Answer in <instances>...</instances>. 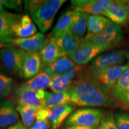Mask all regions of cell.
<instances>
[{
    "instance_id": "obj_20",
    "label": "cell",
    "mask_w": 129,
    "mask_h": 129,
    "mask_svg": "<svg viewBox=\"0 0 129 129\" xmlns=\"http://www.w3.org/2000/svg\"><path fill=\"white\" fill-rule=\"evenodd\" d=\"M38 53L41 58L43 66L51 63L62 56H65L56 44L54 38H48L46 44Z\"/></svg>"
},
{
    "instance_id": "obj_3",
    "label": "cell",
    "mask_w": 129,
    "mask_h": 129,
    "mask_svg": "<svg viewBox=\"0 0 129 129\" xmlns=\"http://www.w3.org/2000/svg\"><path fill=\"white\" fill-rule=\"evenodd\" d=\"M65 0H47L30 14L42 34L46 33L52 27L54 17Z\"/></svg>"
},
{
    "instance_id": "obj_2",
    "label": "cell",
    "mask_w": 129,
    "mask_h": 129,
    "mask_svg": "<svg viewBox=\"0 0 129 129\" xmlns=\"http://www.w3.org/2000/svg\"><path fill=\"white\" fill-rule=\"evenodd\" d=\"M129 50L122 48L112 50L101 54L91 61L90 65L80 72L77 77V79L84 78L87 75L93 72L115 66L121 65L126 60Z\"/></svg>"
},
{
    "instance_id": "obj_25",
    "label": "cell",
    "mask_w": 129,
    "mask_h": 129,
    "mask_svg": "<svg viewBox=\"0 0 129 129\" xmlns=\"http://www.w3.org/2000/svg\"><path fill=\"white\" fill-rule=\"evenodd\" d=\"M51 77L43 71L40 72L38 75L29 79L22 84L25 87L33 91L44 90L48 87L51 83Z\"/></svg>"
},
{
    "instance_id": "obj_15",
    "label": "cell",
    "mask_w": 129,
    "mask_h": 129,
    "mask_svg": "<svg viewBox=\"0 0 129 129\" xmlns=\"http://www.w3.org/2000/svg\"><path fill=\"white\" fill-rule=\"evenodd\" d=\"M102 14L107 17L111 22L119 26L125 24L128 19L124 1H112L108 7Z\"/></svg>"
},
{
    "instance_id": "obj_38",
    "label": "cell",
    "mask_w": 129,
    "mask_h": 129,
    "mask_svg": "<svg viewBox=\"0 0 129 129\" xmlns=\"http://www.w3.org/2000/svg\"><path fill=\"white\" fill-rule=\"evenodd\" d=\"M63 129H98L95 128H88V127H83L80 126H66Z\"/></svg>"
},
{
    "instance_id": "obj_7",
    "label": "cell",
    "mask_w": 129,
    "mask_h": 129,
    "mask_svg": "<svg viewBox=\"0 0 129 129\" xmlns=\"http://www.w3.org/2000/svg\"><path fill=\"white\" fill-rule=\"evenodd\" d=\"M44 90L33 91L25 87L22 84L16 85L13 88L12 97L14 103L17 105H27L38 110L45 108Z\"/></svg>"
},
{
    "instance_id": "obj_17",
    "label": "cell",
    "mask_w": 129,
    "mask_h": 129,
    "mask_svg": "<svg viewBox=\"0 0 129 129\" xmlns=\"http://www.w3.org/2000/svg\"><path fill=\"white\" fill-rule=\"evenodd\" d=\"M74 105L71 104L62 105L51 108L48 118L51 129H59L74 112Z\"/></svg>"
},
{
    "instance_id": "obj_13",
    "label": "cell",
    "mask_w": 129,
    "mask_h": 129,
    "mask_svg": "<svg viewBox=\"0 0 129 129\" xmlns=\"http://www.w3.org/2000/svg\"><path fill=\"white\" fill-rule=\"evenodd\" d=\"M44 34L37 33L33 36L24 38H13L10 44L23 50L26 52H39L47 41Z\"/></svg>"
},
{
    "instance_id": "obj_29",
    "label": "cell",
    "mask_w": 129,
    "mask_h": 129,
    "mask_svg": "<svg viewBox=\"0 0 129 129\" xmlns=\"http://www.w3.org/2000/svg\"><path fill=\"white\" fill-rule=\"evenodd\" d=\"M13 80L0 71V99H6L12 92Z\"/></svg>"
},
{
    "instance_id": "obj_30",
    "label": "cell",
    "mask_w": 129,
    "mask_h": 129,
    "mask_svg": "<svg viewBox=\"0 0 129 129\" xmlns=\"http://www.w3.org/2000/svg\"><path fill=\"white\" fill-rule=\"evenodd\" d=\"M116 124L118 129H129V112L118 111L114 114Z\"/></svg>"
},
{
    "instance_id": "obj_42",
    "label": "cell",
    "mask_w": 129,
    "mask_h": 129,
    "mask_svg": "<svg viewBox=\"0 0 129 129\" xmlns=\"http://www.w3.org/2000/svg\"><path fill=\"white\" fill-rule=\"evenodd\" d=\"M5 45L6 44H1V43H0V50H1L2 48L4 47L5 46Z\"/></svg>"
},
{
    "instance_id": "obj_10",
    "label": "cell",
    "mask_w": 129,
    "mask_h": 129,
    "mask_svg": "<svg viewBox=\"0 0 129 129\" xmlns=\"http://www.w3.org/2000/svg\"><path fill=\"white\" fill-rule=\"evenodd\" d=\"M112 2L111 0H72L74 10L89 15H99L104 13Z\"/></svg>"
},
{
    "instance_id": "obj_41",
    "label": "cell",
    "mask_w": 129,
    "mask_h": 129,
    "mask_svg": "<svg viewBox=\"0 0 129 129\" xmlns=\"http://www.w3.org/2000/svg\"><path fill=\"white\" fill-rule=\"evenodd\" d=\"M126 60H127V65L129 66V53L127 54V57H126Z\"/></svg>"
},
{
    "instance_id": "obj_6",
    "label": "cell",
    "mask_w": 129,
    "mask_h": 129,
    "mask_svg": "<svg viewBox=\"0 0 129 129\" xmlns=\"http://www.w3.org/2000/svg\"><path fill=\"white\" fill-rule=\"evenodd\" d=\"M26 51L12 44H6L0 50V62L10 73L21 75Z\"/></svg>"
},
{
    "instance_id": "obj_8",
    "label": "cell",
    "mask_w": 129,
    "mask_h": 129,
    "mask_svg": "<svg viewBox=\"0 0 129 129\" xmlns=\"http://www.w3.org/2000/svg\"><path fill=\"white\" fill-rule=\"evenodd\" d=\"M128 69L129 66L127 64L115 66L98 71L87 75L84 78L92 79L106 92L110 94L121 74Z\"/></svg>"
},
{
    "instance_id": "obj_22",
    "label": "cell",
    "mask_w": 129,
    "mask_h": 129,
    "mask_svg": "<svg viewBox=\"0 0 129 129\" xmlns=\"http://www.w3.org/2000/svg\"><path fill=\"white\" fill-rule=\"evenodd\" d=\"M73 10V17L70 30L75 37L83 39L87 30V23L88 14L74 10Z\"/></svg>"
},
{
    "instance_id": "obj_14",
    "label": "cell",
    "mask_w": 129,
    "mask_h": 129,
    "mask_svg": "<svg viewBox=\"0 0 129 129\" xmlns=\"http://www.w3.org/2000/svg\"><path fill=\"white\" fill-rule=\"evenodd\" d=\"M43 66V62L39 53L26 52L20 77L29 80L41 72Z\"/></svg>"
},
{
    "instance_id": "obj_21",
    "label": "cell",
    "mask_w": 129,
    "mask_h": 129,
    "mask_svg": "<svg viewBox=\"0 0 129 129\" xmlns=\"http://www.w3.org/2000/svg\"><path fill=\"white\" fill-rule=\"evenodd\" d=\"M73 10L64 11L61 14L58 19L57 23L52 31L48 35V38H57L70 30L71 26L72 17H73Z\"/></svg>"
},
{
    "instance_id": "obj_27",
    "label": "cell",
    "mask_w": 129,
    "mask_h": 129,
    "mask_svg": "<svg viewBox=\"0 0 129 129\" xmlns=\"http://www.w3.org/2000/svg\"><path fill=\"white\" fill-rule=\"evenodd\" d=\"M72 81L73 80L70 77L64 74L57 75L51 79L48 88L52 90L53 92H65L67 91Z\"/></svg>"
},
{
    "instance_id": "obj_23",
    "label": "cell",
    "mask_w": 129,
    "mask_h": 129,
    "mask_svg": "<svg viewBox=\"0 0 129 129\" xmlns=\"http://www.w3.org/2000/svg\"><path fill=\"white\" fill-rule=\"evenodd\" d=\"M72 104L70 96L67 91L65 92H48L45 91V108L51 109L62 105Z\"/></svg>"
},
{
    "instance_id": "obj_1",
    "label": "cell",
    "mask_w": 129,
    "mask_h": 129,
    "mask_svg": "<svg viewBox=\"0 0 129 129\" xmlns=\"http://www.w3.org/2000/svg\"><path fill=\"white\" fill-rule=\"evenodd\" d=\"M67 92L73 105L85 108H117L120 106L117 101L92 79L74 80Z\"/></svg>"
},
{
    "instance_id": "obj_28",
    "label": "cell",
    "mask_w": 129,
    "mask_h": 129,
    "mask_svg": "<svg viewBox=\"0 0 129 129\" xmlns=\"http://www.w3.org/2000/svg\"><path fill=\"white\" fill-rule=\"evenodd\" d=\"M129 88V69L121 74L111 91V95L117 101L121 94Z\"/></svg>"
},
{
    "instance_id": "obj_40",
    "label": "cell",
    "mask_w": 129,
    "mask_h": 129,
    "mask_svg": "<svg viewBox=\"0 0 129 129\" xmlns=\"http://www.w3.org/2000/svg\"><path fill=\"white\" fill-rule=\"evenodd\" d=\"M4 3L5 1L4 0H0V12L4 10Z\"/></svg>"
},
{
    "instance_id": "obj_9",
    "label": "cell",
    "mask_w": 129,
    "mask_h": 129,
    "mask_svg": "<svg viewBox=\"0 0 129 129\" xmlns=\"http://www.w3.org/2000/svg\"><path fill=\"white\" fill-rule=\"evenodd\" d=\"M109 49H111V48L109 47L96 46L81 42L77 50L68 57L76 65L84 67L94 60L102 53Z\"/></svg>"
},
{
    "instance_id": "obj_34",
    "label": "cell",
    "mask_w": 129,
    "mask_h": 129,
    "mask_svg": "<svg viewBox=\"0 0 129 129\" xmlns=\"http://www.w3.org/2000/svg\"><path fill=\"white\" fill-rule=\"evenodd\" d=\"M117 101L124 107L129 109V88L122 93Z\"/></svg>"
},
{
    "instance_id": "obj_12",
    "label": "cell",
    "mask_w": 129,
    "mask_h": 129,
    "mask_svg": "<svg viewBox=\"0 0 129 129\" xmlns=\"http://www.w3.org/2000/svg\"><path fill=\"white\" fill-rule=\"evenodd\" d=\"M16 107L15 103L12 100H0V129H7L20 122Z\"/></svg>"
},
{
    "instance_id": "obj_37",
    "label": "cell",
    "mask_w": 129,
    "mask_h": 129,
    "mask_svg": "<svg viewBox=\"0 0 129 129\" xmlns=\"http://www.w3.org/2000/svg\"><path fill=\"white\" fill-rule=\"evenodd\" d=\"M7 129H28L24 125L22 122H19L18 123L12 125V126L8 127Z\"/></svg>"
},
{
    "instance_id": "obj_11",
    "label": "cell",
    "mask_w": 129,
    "mask_h": 129,
    "mask_svg": "<svg viewBox=\"0 0 129 129\" xmlns=\"http://www.w3.org/2000/svg\"><path fill=\"white\" fill-rule=\"evenodd\" d=\"M37 33V29L29 16L18 15L12 27L13 38H24L33 36Z\"/></svg>"
},
{
    "instance_id": "obj_16",
    "label": "cell",
    "mask_w": 129,
    "mask_h": 129,
    "mask_svg": "<svg viewBox=\"0 0 129 129\" xmlns=\"http://www.w3.org/2000/svg\"><path fill=\"white\" fill-rule=\"evenodd\" d=\"M17 14L6 10L0 12V43L10 44L13 40L12 27Z\"/></svg>"
},
{
    "instance_id": "obj_26",
    "label": "cell",
    "mask_w": 129,
    "mask_h": 129,
    "mask_svg": "<svg viewBox=\"0 0 129 129\" xmlns=\"http://www.w3.org/2000/svg\"><path fill=\"white\" fill-rule=\"evenodd\" d=\"M16 109L22 119V124L29 129L35 122L37 110L30 106L23 105H17Z\"/></svg>"
},
{
    "instance_id": "obj_35",
    "label": "cell",
    "mask_w": 129,
    "mask_h": 129,
    "mask_svg": "<svg viewBox=\"0 0 129 129\" xmlns=\"http://www.w3.org/2000/svg\"><path fill=\"white\" fill-rule=\"evenodd\" d=\"M23 2L22 1H5L4 6L9 9L19 10L22 8Z\"/></svg>"
},
{
    "instance_id": "obj_24",
    "label": "cell",
    "mask_w": 129,
    "mask_h": 129,
    "mask_svg": "<svg viewBox=\"0 0 129 129\" xmlns=\"http://www.w3.org/2000/svg\"><path fill=\"white\" fill-rule=\"evenodd\" d=\"M111 21L101 15H89L87 23L88 34L97 35L101 33L108 25Z\"/></svg>"
},
{
    "instance_id": "obj_32",
    "label": "cell",
    "mask_w": 129,
    "mask_h": 129,
    "mask_svg": "<svg viewBox=\"0 0 129 129\" xmlns=\"http://www.w3.org/2000/svg\"><path fill=\"white\" fill-rule=\"evenodd\" d=\"M23 2L25 4V10L30 14H31L43 2V1L32 0V1H25Z\"/></svg>"
},
{
    "instance_id": "obj_19",
    "label": "cell",
    "mask_w": 129,
    "mask_h": 129,
    "mask_svg": "<svg viewBox=\"0 0 129 129\" xmlns=\"http://www.w3.org/2000/svg\"><path fill=\"white\" fill-rule=\"evenodd\" d=\"M54 40L64 55L69 57L77 50L80 46L82 39L75 37L71 31L69 30L64 34Z\"/></svg>"
},
{
    "instance_id": "obj_18",
    "label": "cell",
    "mask_w": 129,
    "mask_h": 129,
    "mask_svg": "<svg viewBox=\"0 0 129 129\" xmlns=\"http://www.w3.org/2000/svg\"><path fill=\"white\" fill-rule=\"evenodd\" d=\"M76 64L67 56L61 57L51 63L44 65L43 71L52 79L57 75H62L71 70Z\"/></svg>"
},
{
    "instance_id": "obj_31",
    "label": "cell",
    "mask_w": 129,
    "mask_h": 129,
    "mask_svg": "<svg viewBox=\"0 0 129 129\" xmlns=\"http://www.w3.org/2000/svg\"><path fill=\"white\" fill-rule=\"evenodd\" d=\"M98 129H118L114 119V114L108 112L105 114L101 119Z\"/></svg>"
},
{
    "instance_id": "obj_36",
    "label": "cell",
    "mask_w": 129,
    "mask_h": 129,
    "mask_svg": "<svg viewBox=\"0 0 129 129\" xmlns=\"http://www.w3.org/2000/svg\"><path fill=\"white\" fill-rule=\"evenodd\" d=\"M49 127L48 121L36 120L29 129H49Z\"/></svg>"
},
{
    "instance_id": "obj_39",
    "label": "cell",
    "mask_w": 129,
    "mask_h": 129,
    "mask_svg": "<svg viewBox=\"0 0 129 129\" xmlns=\"http://www.w3.org/2000/svg\"><path fill=\"white\" fill-rule=\"evenodd\" d=\"M125 9H126V12L128 16V19H129V1H124Z\"/></svg>"
},
{
    "instance_id": "obj_33",
    "label": "cell",
    "mask_w": 129,
    "mask_h": 129,
    "mask_svg": "<svg viewBox=\"0 0 129 129\" xmlns=\"http://www.w3.org/2000/svg\"><path fill=\"white\" fill-rule=\"evenodd\" d=\"M50 109L43 108L38 109L36 113V120L38 121H48Z\"/></svg>"
},
{
    "instance_id": "obj_5",
    "label": "cell",
    "mask_w": 129,
    "mask_h": 129,
    "mask_svg": "<svg viewBox=\"0 0 129 129\" xmlns=\"http://www.w3.org/2000/svg\"><path fill=\"white\" fill-rule=\"evenodd\" d=\"M122 38L123 32L121 28L111 22L101 33L97 35L87 34L81 40V42L112 48L121 42Z\"/></svg>"
},
{
    "instance_id": "obj_4",
    "label": "cell",
    "mask_w": 129,
    "mask_h": 129,
    "mask_svg": "<svg viewBox=\"0 0 129 129\" xmlns=\"http://www.w3.org/2000/svg\"><path fill=\"white\" fill-rule=\"evenodd\" d=\"M102 109L82 108L77 109L66 120V126H80L98 128L101 119L105 114Z\"/></svg>"
}]
</instances>
